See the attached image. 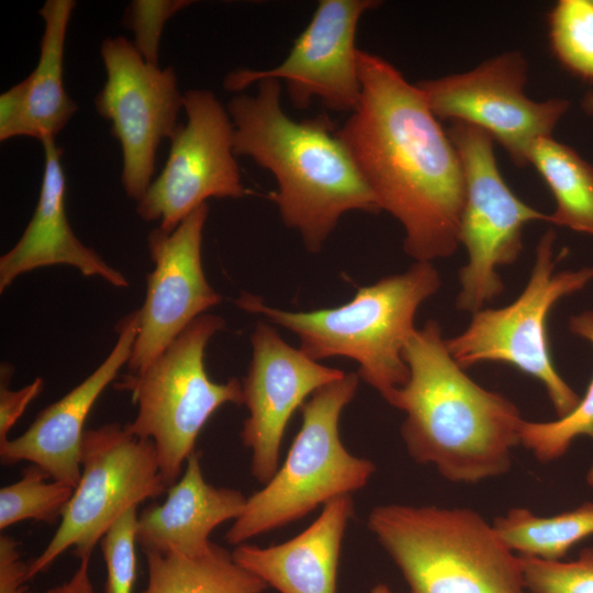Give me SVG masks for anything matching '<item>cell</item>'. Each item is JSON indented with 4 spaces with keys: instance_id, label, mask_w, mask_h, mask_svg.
I'll return each instance as SVG.
<instances>
[{
    "instance_id": "6",
    "label": "cell",
    "mask_w": 593,
    "mask_h": 593,
    "mask_svg": "<svg viewBox=\"0 0 593 593\" xmlns=\"http://www.w3.org/2000/svg\"><path fill=\"white\" fill-rule=\"evenodd\" d=\"M357 372L316 390L301 406L302 425L284 462L265 486L247 497L242 515L225 534L238 546L295 522L320 505L362 489L376 465L351 455L339 436L343 410L354 399Z\"/></svg>"
},
{
    "instance_id": "36",
    "label": "cell",
    "mask_w": 593,
    "mask_h": 593,
    "mask_svg": "<svg viewBox=\"0 0 593 593\" xmlns=\"http://www.w3.org/2000/svg\"><path fill=\"white\" fill-rule=\"evenodd\" d=\"M370 593H394L387 584H377L371 589Z\"/></svg>"
},
{
    "instance_id": "22",
    "label": "cell",
    "mask_w": 593,
    "mask_h": 593,
    "mask_svg": "<svg viewBox=\"0 0 593 593\" xmlns=\"http://www.w3.org/2000/svg\"><path fill=\"white\" fill-rule=\"evenodd\" d=\"M148 582L142 593H262L267 583L237 564L232 552L213 544L198 557L144 551Z\"/></svg>"
},
{
    "instance_id": "8",
    "label": "cell",
    "mask_w": 593,
    "mask_h": 593,
    "mask_svg": "<svg viewBox=\"0 0 593 593\" xmlns=\"http://www.w3.org/2000/svg\"><path fill=\"white\" fill-rule=\"evenodd\" d=\"M555 243V231L547 230L537 244L529 280L514 302L475 312L468 327L445 339V344L463 369L484 361H500L537 379L559 418L572 412L581 396L553 365L547 318L560 299L580 291L593 280V267L556 271Z\"/></svg>"
},
{
    "instance_id": "18",
    "label": "cell",
    "mask_w": 593,
    "mask_h": 593,
    "mask_svg": "<svg viewBox=\"0 0 593 593\" xmlns=\"http://www.w3.org/2000/svg\"><path fill=\"white\" fill-rule=\"evenodd\" d=\"M41 143L44 171L38 201L20 239L0 257V293L19 276L54 265L71 266L86 277H98L115 288H127L126 277L82 244L72 232L66 214L61 148L55 138H45Z\"/></svg>"
},
{
    "instance_id": "32",
    "label": "cell",
    "mask_w": 593,
    "mask_h": 593,
    "mask_svg": "<svg viewBox=\"0 0 593 593\" xmlns=\"http://www.w3.org/2000/svg\"><path fill=\"white\" fill-rule=\"evenodd\" d=\"M20 542L9 535L0 536V593H27V566L21 560Z\"/></svg>"
},
{
    "instance_id": "29",
    "label": "cell",
    "mask_w": 593,
    "mask_h": 593,
    "mask_svg": "<svg viewBox=\"0 0 593 593\" xmlns=\"http://www.w3.org/2000/svg\"><path fill=\"white\" fill-rule=\"evenodd\" d=\"M137 506L123 512L100 540L107 568L105 593H132L136 580Z\"/></svg>"
},
{
    "instance_id": "9",
    "label": "cell",
    "mask_w": 593,
    "mask_h": 593,
    "mask_svg": "<svg viewBox=\"0 0 593 593\" xmlns=\"http://www.w3.org/2000/svg\"><path fill=\"white\" fill-rule=\"evenodd\" d=\"M167 490L152 440L133 435L119 423L86 429L80 480L55 535L29 563L26 581L49 568L69 548L80 560L90 558L123 512Z\"/></svg>"
},
{
    "instance_id": "33",
    "label": "cell",
    "mask_w": 593,
    "mask_h": 593,
    "mask_svg": "<svg viewBox=\"0 0 593 593\" xmlns=\"http://www.w3.org/2000/svg\"><path fill=\"white\" fill-rule=\"evenodd\" d=\"M25 136V83H16L0 96V141Z\"/></svg>"
},
{
    "instance_id": "15",
    "label": "cell",
    "mask_w": 593,
    "mask_h": 593,
    "mask_svg": "<svg viewBox=\"0 0 593 593\" xmlns=\"http://www.w3.org/2000/svg\"><path fill=\"white\" fill-rule=\"evenodd\" d=\"M206 203L171 232L159 227L148 235L154 264L146 277V294L127 362L131 374L144 371L195 318L219 305L223 298L208 282L202 267Z\"/></svg>"
},
{
    "instance_id": "30",
    "label": "cell",
    "mask_w": 593,
    "mask_h": 593,
    "mask_svg": "<svg viewBox=\"0 0 593 593\" xmlns=\"http://www.w3.org/2000/svg\"><path fill=\"white\" fill-rule=\"evenodd\" d=\"M187 0H135L128 8L127 24L134 32L133 45L150 65L158 66L159 43L166 22L188 7Z\"/></svg>"
},
{
    "instance_id": "12",
    "label": "cell",
    "mask_w": 593,
    "mask_h": 593,
    "mask_svg": "<svg viewBox=\"0 0 593 593\" xmlns=\"http://www.w3.org/2000/svg\"><path fill=\"white\" fill-rule=\"evenodd\" d=\"M183 109L187 122L177 126L166 165L136 208L143 220L158 221L165 232L210 198L239 199L247 193L235 160L228 111L209 90L187 91Z\"/></svg>"
},
{
    "instance_id": "27",
    "label": "cell",
    "mask_w": 593,
    "mask_h": 593,
    "mask_svg": "<svg viewBox=\"0 0 593 593\" xmlns=\"http://www.w3.org/2000/svg\"><path fill=\"white\" fill-rule=\"evenodd\" d=\"M549 35L561 64L593 79V0H560L549 16Z\"/></svg>"
},
{
    "instance_id": "25",
    "label": "cell",
    "mask_w": 593,
    "mask_h": 593,
    "mask_svg": "<svg viewBox=\"0 0 593 593\" xmlns=\"http://www.w3.org/2000/svg\"><path fill=\"white\" fill-rule=\"evenodd\" d=\"M569 329L593 345V310L570 317ZM579 436L593 438V378L575 409L550 422L524 421L521 444L541 462L562 457Z\"/></svg>"
},
{
    "instance_id": "1",
    "label": "cell",
    "mask_w": 593,
    "mask_h": 593,
    "mask_svg": "<svg viewBox=\"0 0 593 593\" xmlns=\"http://www.w3.org/2000/svg\"><path fill=\"white\" fill-rule=\"evenodd\" d=\"M359 104L336 134L416 261L451 256L466 183L458 152L417 87L384 58L358 51Z\"/></svg>"
},
{
    "instance_id": "35",
    "label": "cell",
    "mask_w": 593,
    "mask_h": 593,
    "mask_svg": "<svg viewBox=\"0 0 593 593\" xmlns=\"http://www.w3.org/2000/svg\"><path fill=\"white\" fill-rule=\"evenodd\" d=\"M582 109L586 114L593 115V89L585 93L582 100Z\"/></svg>"
},
{
    "instance_id": "2",
    "label": "cell",
    "mask_w": 593,
    "mask_h": 593,
    "mask_svg": "<svg viewBox=\"0 0 593 593\" xmlns=\"http://www.w3.org/2000/svg\"><path fill=\"white\" fill-rule=\"evenodd\" d=\"M403 359L410 378L390 405L406 414L401 435L410 456L456 483L506 473L525 421L518 407L469 378L448 351L436 321L415 328Z\"/></svg>"
},
{
    "instance_id": "13",
    "label": "cell",
    "mask_w": 593,
    "mask_h": 593,
    "mask_svg": "<svg viewBox=\"0 0 593 593\" xmlns=\"http://www.w3.org/2000/svg\"><path fill=\"white\" fill-rule=\"evenodd\" d=\"M100 52L107 80L94 104L120 142L124 190L138 202L153 182L161 139L171 138L178 126L183 96L172 67L148 64L123 36L105 38Z\"/></svg>"
},
{
    "instance_id": "14",
    "label": "cell",
    "mask_w": 593,
    "mask_h": 593,
    "mask_svg": "<svg viewBox=\"0 0 593 593\" xmlns=\"http://www.w3.org/2000/svg\"><path fill=\"white\" fill-rule=\"evenodd\" d=\"M374 0H322L284 60L271 69H238L226 76L224 87L242 91L261 79L287 83L291 103L299 110L318 99L334 112L355 111L361 97L356 33Z\"/></svg>"
},
{
    "instance_id": "17",
    "label": "cell",
    "mask_w": 593,
    "mask_h": 593,
    "mask_svg": "<svg viewBox=\"0 0 593 593\" xmlns=\"http://www.w3.org/2000/svg\"><path fill=\"white\" fill-rule=\"evenodd\" d=\"M138 324V310L118 323V339L107 358L61 399L43 409L22 435L0 445L1 465L29 461L53 481L77 486L86 419L103 390L127 365Z\"/></svg>"
},
{
    "instance_id": "3",
    "label": "cell",
    "mask_w": 593,
    "mask_h": 593,
    "mask_svg": "<svg viewBox=\"0 0 593 593\" xmlns=\"http://www.w3.org/2000/svg\"><path fill=\"white\" fill-rule=\"evenodd\" d=\"M227 111L235 156L273 175L278 190L268 198L310 253L323 248L346 212L381 211L328 116L292 120L282 109L279 80H259L255 94L233 97Z\"/></svg>"
},
{
    "instance_id": "34",
    "label": "cell",
    "mask_w": 593,
    "mask_h": 593,
    "mask_svg": "<svg viewBox=\"0 0 593 593\" xmlns=\"http://www.w3.org/2000/svg\"><path fill=\"white\" fill-rule=\"evenodd\" d=\"M89 561L90 558L81 559L78 569L67 582L42 593H96L89 577Z\"/></svg>"
},
{
    "instance_id": "31",
    "label": "cell",
    "mask_w": 593,
    "mask_h": 593,
    "mask_svg": "<svg viewBox=\"0 0 593 593\" xmlns=\"http://www.w3.org/2000/svg\"><path fill=\"white\" fill-rule=\"evenodd\" d=\"M13 366L1 363L0 367V445L4 444L8 434L22 416L29 404L42 392L44 381L41 377L19 390H10Z\"/></svg>"
},
{
    "instance_id": "5",
    "label": "cell",
    "mask_w": 593,
    "mask_h": 593,
    "mask_svg": "<svg viewBox=\"0 0 593 593\" xmlns=\"http://www.w3.org/2000/svg\"><path fill=\"white\" fill-rule=\"evenodd\" d=\"M367 527L410 593L526 591L519 556L473 510L387 504L372 508Z\"/></svg>"
},
{
    "instance_id": "10",
    "label": "cell",
    "mask_w": 593,
    "mask_h": 593,
    "mask_svg": "<svg viewBox=\"0 0 593 593\" xmlns=\"http://www.w3.org/2000/svg\"><path fill=\"white\" fill-rule=\"evenodd\" d=\"M448 135L460 157L466 183L459 240L468 251V262L459 271L456 305L474 314L503 292L496 269L518 258L524 226L548 221L549 215L527 205L510 189L486 132L452 122Z\"/></svg>"
},
{
    "instance_id": "28",
    "label": "cell",
    "mask_w": 593,
    "mask_h": 593,
    "mask_svg": "<svg viewBox=\"0 0 593 593\" xmlns=\"http://www.w3.org/2000/svg\"><path fill=\"white\" fill-rule=\"evenodd\" d=\"M524 584L530 593H593V548L571 561L519 556Z\"/></svg>"
},
{
    "instance_id": "11",
    "label": "cell",
    "mask_w": 593,
    "mask_h": 593,
    "mask_svg": "<svg viewBox=\"0 0 593 593\" xmlns=\"http://www.w3.org/2000/svg\"><path fill=\"white\" fill-rule=\"evenodd\" d=\"M527 63L506 52L475 68L417 82L438 120L466 123L499 142L517 166L528 164L532 145L551 136L570 107L567 99L535 101L524 91Z\"/></svg>"
},
{
    "instance_id": "21",
    "label": "cell",
    "mask_w": 593,
    "mask_h": 593,
    "mask_svg": "<svg viewBox=\"0 0 593 593\" xmlns=\"http://www.w3.org/2000/svg\"><path fill=\"white\" fill-rule=\"evenodd\" d=\"M76 2L47 0L40 9L44 32L35 69L24 79L25 136L55 138L77 111L63 80L67 27Z\"/></svg>"
},
{
    "instance_id": "23",
    "label": "cell",
    "mask_w": 593,
    "mask_h": 593,
    "mask_svg": "<svg viewBox=\"0 0 593 593\" xmlns=\"http://www.w3.org/2000/svg\"><path fill=\"white\" fill-rule=\"evenodd\" d=\"M528 164L538 170L556 200L548 221L593 235V166L552 136L532 145Z\"/></svg>"
},
{
    "instance_id": "26",
    "label": "cell",
    "mask_w": 593,
    "mask_h": 593,
    "mask_svg": "<svg viewBox=\"0 0 593 593\" xmlns=\"http://www.w3.org/2000/svg\"><path fill=\"white\" fill-rule=\"evenodd\" d=\"M49 477L37 466H27L18 481L0 489V529L32 519L54 524L64 513L75 488L46 482Z\"/></svg>"
},
{
    "instance_id": "4",
    "label": "cell",
    "mask_w": 593,
    "mask_h": 593,
    "mask_svg": "<svg viewBox=\"0 0 593 593\" xmlns=\"http://www.w3.org/2000/svg\"><path fill=\"white\" fill-rule=\"evenodd\" d=\"M440 283L432 262L415 261L403 273L359 288L349 302L337 307L283 311L246 292L236 304L294 333L300 349L316 361L336 356L354 359L359 378L390 404L410 378L403 349L415 331L416 311Z\"/></svg>"
},
{
    "instance_id": "16",
    "label": "cell",
    "mask_w": 593,
    "mask_h": 593,
    "mask_svg": "<svg viewBox=\"0 0 593 593\" xmlns=\"http://www.w3.org/2000/svg\"><path fill=\"white\" fill-rule=\"evenodd\" d=\"M250 343L251 360L242 380L243 404L248 417L240 439L251 451L253 477L266 484L277 472L281 441L288 423L320 388L345 376L323 366L300 348L287 344L268 323H257Z\"/></svg>"
},
{
    "instance_id": "24",
    "label": "cell",
    "mask_w": 593,
    "mask_h": 593,
    "mask_svg": "<svg viewBox=\"0 0 593 593\" xmlns=\"http://www.w3.org/2000/svg\"><path fill=\"white\" fill-rule=\"evenodd\" d=\"M492 525L515 553L560 560L574 545L593 535V502L552 516L515 507L496 517Z\"/></svg>"
},
{
    "instance_id": "7",
    "label": "cell",
    "mask_w": 593,
    "mask_h": 593,
    "mask_svg": "<svg viewBox=\"0 0 593 593\" xmlns=\"http://www.w3.org/2000/svg\"><path fill=\"white\" fill-rule=\"evenodd\" d=\"M224 326L221 316H199L144 371L116 384L120 390L131 391L137 404L134 421L125 427L154 443L168 488L178 481L212 414L227 403L243 404L242 382L237 378L217 383L209 378L204 367L205 347Z\"/></svg>"
},
{
    "instance_id": "19",
    "label": "cell",
    "mask_w": 593,
    "mask_h": 593,
    "mask_svg": "<svg viewBox=\"0 0 593 593\" xmlns=\"http://www.w3.org/2000/svg\"><path fill=\"white\" fill-rule=\"evenodd\" d=\"M354 513L351 495L339 496L292 539L266 548L244 542L232 557L280 593H336L342 542Z\"/></svg>"
},
{
    "instance_id": "20",
    "label": "cell",
    "mask_w": 593,
    "mask_h": 593,
    "mask_svg": "<svg viewBox=\"0 0 593 593\" xmlns=\"http://www.w3.org/2000/svg\"><path fill=\"white\" fill-rule=\"evenodd\" d=\"M246 502L238 490L209 484L200 455L194 451L187 459L181 478L168 488L165 502L152 504L139 514L137 544L143 551L202 556L212 548L211 532L226 521L237 519Z\"/></svg>"
}]
</instances>
